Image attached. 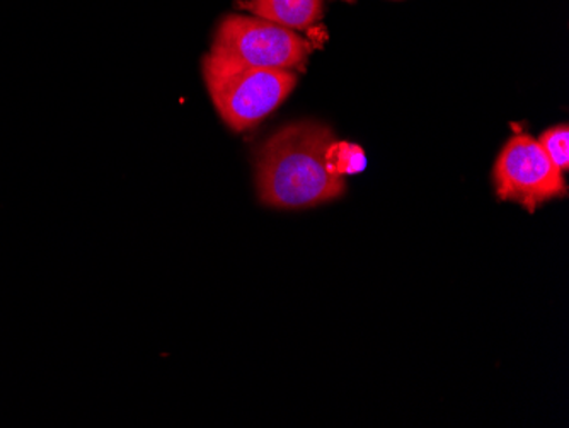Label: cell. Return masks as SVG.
I'll use <instances>...</instances> for the list:
<instances>
[{
	"instance_id": "obj_1",
	"label": "cell",
	"mask_w": 569,
	"mask_h": 428,
	"mask_svg": "<svg viewBox=\"0 0 569 428\" xmlns=\"http://www.w3.org/2000/svg\"><path fill=\"white\" fill-rule=\"evenodd\" d=\"M336 137L316 121L278 130L256 156V185L264 206L297 210L321 206L345 193V178L329 171V147Z\"/></svg>"
},
{
	"instance_id": "obj_2",
	"label": "cell",
	"mask_w": 569,
	"mask_h": 428,
	"mask_svg": "<svg viewBox=\"0 0 569 428\" xmlns=\"http://www.w3.org/2000/svg\"><path fill=\"white\" fill-rule=\"evenodd\" d=\"M203 78L220 117L238 132L277 110L297 84L293 72L256 69L216 47L203 57Z\"/></svg>"
},
{
	"instance_id": "obj_5",
	"label": "cell",
	"mask_w": 569,
	"mask_h": 428,
	"mask_svg": "<svg viewBox=\"0 0 569 428\" xmlns=\"http://www.w3.org/2000/svg\"><path fill=\"white\" fill-rule=\"evenodd\" d=\"M256 18L289 30H307L322 18L325 0H248L241 2Z\"/></svg>"
},
{
	"instance_id": "obj_6",
	"label": "cell",
	"mask_w": 569,
	"mask_h": 428,
	"mask_svg": "<svg viewBox=\"0 0 569 428\" xmlns=\"http://www.w3.org/2000/svg\"><path fill=\"white\" fill-rule=\"evenodd\" d=\"M329 171L335 176L345 178L347 175H357V172L363 171L367 166L366 155L361 147L355 146V143L340 142L335 140L329 147L328 156Z\"/></svg>"
},
{
	"instance_id": "obj_4",
	"label": "cell",
	"mask_w": 569,
	"mask_h": 428,
	"mask_svg": "<svg viewBox=\"0 0 569 428\" xmlns=\"http://www.w3.org/2000/svg\"><path fill=\"white\" fill-rule=\"evenodd\" d=\"M498 197L517 201L533 212L540 203L565 197L562 172L552 165L539 140L515 136L501 150L495 165Z\"/></svg>"
},
{
	"instance_id": "obj_7",
	"label": "cell",
	"mask_w": 569,
	"mask_h": 428,
	"mask_svg": "<svg viewBox=\"0 0 569 428\" xmlns=\"http://www.w3.org/2000/svg\"><path fill=\"white\" fill-rule=\"evenodd\" d=\"M539 140L546 155L559 171H568L569 168V129L568 125H558L555 129L542 133Z\"/></svg>"
},
{
	"instance_id": "obj_3",
	"label": "cell",
	"mask_w": 569,
	"mask_h": 428,
	"mask_svg": "<svg viewBox=\"0 0 569 428\" xmlns=\"http://www.w3.org/2000/svg\"><path fill=\"white\" fill-rule=\"evenodd\" d=\"M213 47L256 69H303L312 44L296 31L256 16H227L217 30Z\"/></svg>"
}]
</instances>
